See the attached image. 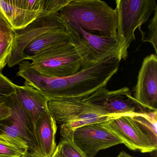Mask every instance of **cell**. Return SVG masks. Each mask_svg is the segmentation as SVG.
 Instances as JSON below:
<instances>
[{
	"label": "cell",
	"mask_w": 157,
	"mask_h": 157,
	"mask_svg": "<svg viewBox=\"0 0 157 157\" xmlns=\"http://www.w3.org/2000/svg\"><path fill=\"white\" fill-rule=\"evenodd\" d=\"M121 59L111 56L90 68L81 69L75 74L61 78L44 76L37 72L27 60L19 65L17 75L23 78L44 94L48 101L67 97L87 96L106 87L117 73Z\"/></svg>",
	"instance_id": "cell-1"
},
{
	"label": "cell",
	"mask_w": 157,
	"mask_h": 157,
	"mask_svg": "<svg viewBox=\"0 0 157 157\" xmlns=\"http://www.w3.org/2000/svg\"><path fill=\"white\" fill-rule=\"evenodd\" d=\"M59 17L74 22L90 33L117 38V13L105 2L70 0L59 11Z\"/></svg>",
	"instance_id": "cell-2"
},
{
	"label": "cell",
	"mask_w": 157,
	"mask_h": 157,
	"mask_svg": "<svg viewBox=\"0 0 157 157\" xmlns=\"http://www.w3.org/2000/svg\"><path fill=\"white\" fill-rule=\"evenodd\" d=\"M48 106L53 118L59 124L62 138L72 136L73 130L80 127L124 116L108 114L87 102L83 96L50 100Z\"/></svg>",
	"instance_id": "cell-3"
},
{
	"label": "cell",
	"mask_w": 157,
	"mask_h": 157,
	"mask_svg": "<svg viewBox=\"0 0 157 157\" xmlns=\"http://www.w3.org/2000/svg\"><path fill=\"white\" fill-rule=\"evenodd\" d=\"M60 20L66 27L70 42L80 58L81 69L92 67L110 57L118 56L121 59L117 38L93 34L74 22Z\"/></svg>",
	"instance_id": "cell-4"
},
{
	"label": "cell",
	"mask_w": 157,
	"mask_h": 157,
	"mask_svg": "<svg viewBox=\"0 0 157 157\" xmlns=\"http://www.w3.org/2000/svg\"><path fill=\"white\" fill-rule=\"evenodd\" d=\"M115 10L117 14V39L120 48L121 60L128 56V48L136 39L135 33L138 29L144 39L145 33L141 30L157 7L155 0H117Z\"/></svg>",
	"instance_id": "cell-5"
},
{
	"label": "cell",
	"mask_w": 157,
	"mask_h": 157,
	"mask_svg": "<svg viewBox=\"0 0 157 157\" xmlns=\"http://www.w3.org/2000/svg\"><path fill=\"white\" fill-rule=\"evenodd\" d=\"M31 66L44 76L61 78L73 75L81 68L80 58L68 42L31 59Z\"/></svg>",
	"instance_id": "cell-6"
},
{
	"label": "cell",
	"mask_w": 157,
	"mask_h": 157,
	"mask_svg": "<svg viewBox=\"0 0 157 157\" xmlns=\"http://www.w3.org/2000/svg\"><path fill=\"white\" fill-rule=\"evenodd\" d=\"M4 103L10 115L0 121V134L25 144L32 155L43 157L37 146L34 127L21 106L16 93Z\"/></svg>",
	"instance_id": "cell-7"
},
{
	"label": "cell",
	"mask_w": 157,
	"mask_h": 157,
	"mask_svg": "<svg viewBox=\"0 0 157 157\" xmlns=\"http://www.w3.org/2000/svg\"><path fill=\"white\" fill-rule=\"evenodd\" d=\"M86 101L109 115H133L151 112L142 107L131 95L128 87L109 90L106 87L83 96Z\"/></svg>",
	"instance_id": "cell-8"
},
{
	"label": "cell",
	"mask_w": 157,
	"mask_h": 157,
	"mask_svg": "<svg viewBox=\"0 0 157 157\" xmlns=\"http://www.w3.org/2000/svg\"><path fill=\"white\" fill-rule=\"evenodd\" d=\"M64 26L58 13L44 15L22 29L14 30L12 50L8 66L13 67L22 61L25 49L43 35Z\"/></svg>",
	"instance_id": "cell-9"
},
{
	"label": "cell",
	"mask_w": 157,
	"mask_h": 157,
	"mask_svg": "<svg viewBox=\"0 0 157 157\" xmlns=\"http://www.w3.org/2000/svg\"><path fill=\"white\" fill-rule=\"evenodd\" d=\"M72 140L89 157H94L102 150L119 144L122 140L105 126L104 122L94 123L75 128Z\"/></svg>",
	"instance_id": "cell-10"
},
{
	"label": "cell",
	"mask_w": 157,
	"mask_h": 157,
	"mask_svg": "<svg viewBox=\"0 0 157 157\" xmlns=\"http://www.w3.org/2000/svg\"><path fill=\"white\" fill-rule=\"evenodd\" d=\"M104 125L118 137L128 149L142 153L156 151L154 143L142 131L131 115H124L104 122Z\"/></svg>",
	"instance_id": "cell-11"
},
{
	"label": "cell",
	"mask_w": 157,
	"mask_h": 157,
	"mask_svg": "<svg viewBox=\"0 0 157 157\" xmlns=\"http://www.w3.org/2000/svg\"><path fill=\"white\" fill-rule=\"evenodd\" d=\"M45 0H0V14L13 30L26 27L44 15Z\"/></svg>",
	"instance_id": "cell-12"
},
{
	"label": "cell",
	"mask_w": 157,
	"mask_h": 157,
	"mask_svg": "<svg viewBox=\"0 0 157 157\" xmlns=\"http://www.w3.org/2000/svg\"><path fill=\"white\" fill-rule=\"evenodd\" d=\"M134 90L133 97L142 107L157 111V55L143 59Z\"/></svg>",
	"instance_id": "cell-13"
},
{
	"label": "cell",
	"mask_w": 157,
	"mask_h": 157,
	"mask_svg": "<svg viewBox=\"0 0 157 157\" xmlns=\"http://www.w3.org/2000/svg\"><path fill=\"white\" fill-rule=\"evenodd\" d=\"M16 94L21 106L35 128L40 117L49 111V101L26 81L23 86L16 85Z\"/></svg>",
	"instance_id": "cell-14"
},
{
	"label": "cell",
	"mask_w": 157,
	"mask_h": 157,
	"mask_svg": "<svg viewBox=\"0 0 157 157\" xmlns=\"http://www.w3.org/2000/svg\"><path fill=\"white\" fill-rule=\"evenodd\" d=\"M57 125L49 111L40 117L35 126V135L37 146L43 157H51L57 145Z\"/></svg>",
	"instance_id": "cell-15"
},
{
	"label": "cell",
	"mask_w": 157,
	"mask_h": 157,
	"mask_svg": "<svg viewBox=\"0 0 157 157\" xmlns=\"http://www.w3.org/2000/svg\"><path fill=\"white\" fill-rule=\"evenodd\" d=\"M69 42L65 26L48 32L36 39L25 49L22 61L32 58Z\"/></svg>",
	"instance_id": "cell-16"
},
{
	"label": "cell",
	"mask_w": 157,
	"mask_h": 157,
	"mask_svg": "<svg viewBox=\"0 0 157 157\" xmlns=\"http://www.w3.org/2000/svg\"><path fill=\"white\" fill-rule=\"evenodd\" d=\"M28 152L25 144L0 134V157H21Z\"/></svg>",
	"instance_id": "cell-17"
},
{
	"label": "cell",
	"mask_w": 157,
	"mask_h": 157,
	"mask_svg": "<svg viewBox=\"0 0 157 157\" xmlns=\"http://www.w3.org/2000/svg\"><path fill=\"white\" fill-rule=\"evenodd\" d=\"M157 111L131 115L142 131L155 144H157Z\"/></svg>",
	"instance_id": "cell-18"
},
{
	"label": "cell",
	"mask_w": 157,
	"mask_h": 157,
	"mask_svg": "<svg viewBox=\"0 0 157 157\" xmlns=\"http://www.w3.org/2000/svg\"><path fill=\"white\" fill-rule=\"evenodd\" d=\"M56 149L66 157H89L76 145L72 137L61 138Z\"/></svg>",
	"instance_id": "cell-19"
},
{
	"label": "cell",
	"mask_w": 157,
	"mask_h": 157,
	"mask_svg": "<svg viewBox=\"0 0 157 157\" xmlns=\"http://www.w3.org/2000/svg\"><path fill=\"white\" fill-rule=\"evenodd\" d=\"M16 84L0 71V104L6 101L16 93Z\"/></svg>",
	"instance_id": "cell-20"
},
{
	"label": "cell",
	"mask_w": 157,
	"mask_h": 157,
	"mask_svg": "<svg viewBox=\"0 0 157 157\" xmlns=\"http://www.w3.org/2000/svg\"><path fill=\"white\" fill-rule=\"evenodd\" d=\"M154 16L150 21L148 25L147 32L145 33L143 42L150 43L157 55V6L154 10Z\"/></svg>",
	"instance_id": "cell-21"
},
{
	"label": "cell",
	"mask_w": 157,
	"mask_h": 157,
	"mask_svg": "<svg viewBox=\"0 0 157 157\" xmlns=\"http://www.w3.org/2000/svg\"><path fill=\"white\" fill-rule=\"evenodd\" d=\"M13 37L0 43V71H2L9 63L12 50Z\"/></svg>",
	"instance_id": "cell-22"
},
{
	"label": "cell",
	"mask_w": 157,
	"mask_h": 157,
	"mask_svg": "<svg viewBox=\"0 0 157 157\" xmlns=\"http://www.w3.org/2000/svg\"><path fill=\"white\" fill-rule=\"evenodd\" d=\"M14 36V30L0 14V43Z\"/></svg>",
	"instance_id": "cell-23"
},
{
	"label": "cell",
	"mask_w": 157,
	"mask_h": 157,
	"mask_svg": "<svg viewBox=\"0 0 157 157\" xmlns=\"http://www.w3.org/2000/svg\"><path fill=\"white\" fill-rule=\"evenodd\" d=\"M10 112L4 103L0 104V121L9 117Z\"/></svg>",
	"instance_id": "cell-24"
},
{
	"label": "cell",
	"mask_w": 157,
	"mask_h": 157,
	"mask_svg": "<svg viewBox=\"0 0 157 157\" xmlns=\"http://www.w3.org/2000/svg\"><path fill=\"white\" fill-rule=\"evenodd\" d=\"M51 157H66V156L56 149L55 152Z\"/></svg>",
	"instance_id": "cell-25"
},
{
	"label": "cell",
	"mask_w": 157,
	"mask_h": 157,
	"mask_svg": "<svg viewBox=\"0 0 157 157\" xmlns=\"http://www.w3.org/2000/svg\"><path fill=\"white\" fill-rule=\"evenodd\" d=\"M116 157H134L131 156L129 154H128L127 153L124 151H122L119 153L118 155Z\"/></svg>",
	"instance_id": "cell-26"
},
{
	"label": "cell",
	"mask_w": 157,
	"mask_h": 157,
	"mask_svg": "<svg viewBox=\"0 0 157 157\" xmlns=\"http://www.w3.org/2000/svg\"><path fill=\"white\" fill-rule=\"evenodd\" d=\"M21 157H37V156H33L32 155L31 153H29V152H27L25 153L23 156H22Z\"/></svg>",
	"instance_id": "cell-27"
}]
</instances>
